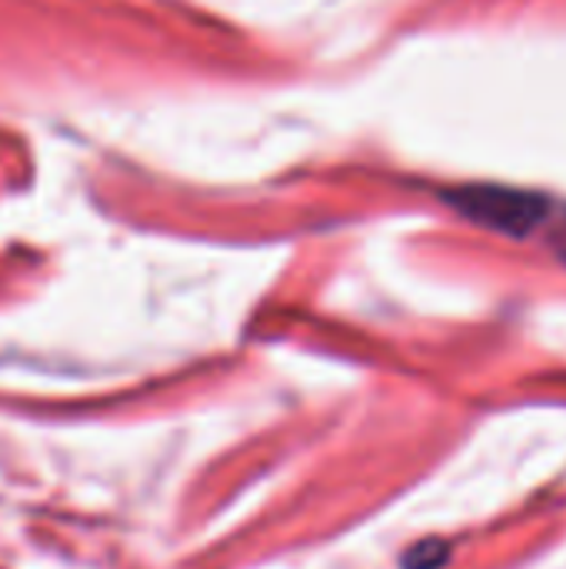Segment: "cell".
<instances>
[{
    "label": "cell",
    "mask_w": 566,
    "mask_h": 569,
    "mask_svg": "<svg viewBox=\"0 0 566 569\" xmlns=\"http://www.w3.org/2000/svg\"><path fill=\"white\" fill-rule=\"evenodd\" d=\"M467 217L504 230V233H527L537 220H544V197L524 190H500V187H474L457 197Z\"/></svg>",
    "instance_id": "cell-1"
},
{
    "label": "cell",
    "mask_w": 566,
    "mask_h": 569,
    "mask_svg": "<svg viewBox=\"0 0 566 569\" xmlns=\"http://www.w3.org/2000/svg\"><path fill=\"white\" fill-rule=\"evenodd\" d=\"M447 563H450V547L444 540H420L404 557L407 569H444Z\"/></svg>",
    "instance_id": "cell-2"
},
{
    "label": "cell",
    "mask_w": 566,
    "mask_h": 569,
    "mask_svg": "<svg viewBox=\"0 0 566 569\" xmlns=\"http://www.w3.org/2000/svg\"><path fill=\"white\" fill-rule=\"evenodd\" d=\"M557 247H560V257L566 260V223L560 227V233H557Z\"/></svg>",
    "instance_id": "cell-3"
}]
</instances>
